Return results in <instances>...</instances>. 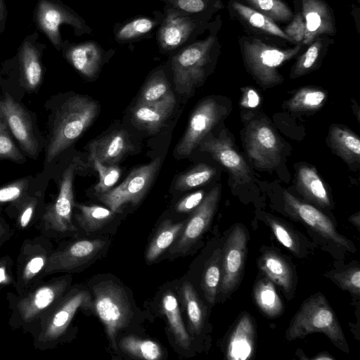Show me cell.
Listing matches in <instances>:
<instances>
[{"mask_svg": "<svg viewBox=\"0 0 360 360\" xmlns=\"http://www.w3.org/2000/svg\"><path fill=\"white\" fill-rule=\"evenodd\" d=\"M205 197L203 191H198L186 195L176 205V210L178 212H188L196 208Z\"/></svg>", "mask_w": 360, "mask_h": 360, "instance_id": "obj_47", "label": "cell"}, {"mask_svg": "<svg viewBox=\"0 0 360 360\" xmlns=\"http://www.w3.org/2000/svg\"><path fill=\"white\" fill-rule=\"evenodd\" d=\"M255 348V327L249 314L238 319L226 345V357L230 360L252 358Z\"/></svg>", "mask_w": 360, "mask_h": 360, "instance_id": "obj_19", "label": "cell"}, {"mask_svg": "<svg viewBox=\"0 0 360 360\" xmlns=\"http://www.w3.org/2000/svg\"><path fill=\"white\" fill-rule=\"evenodd\" d=\"M55 297L54 291L49 287L40 288L34 296V304L38 309H43L49 305Z\"/></svg>", "mask_w": 360, "mask_h": 360, "instance_id": "obj_48", "label": "cell"}, {"mask_svg": "<svg viewBox=\"0 0 360 360\" xmlns=\"http://www.w3.org/2000/svg\"><path fill=\"white\" fill-rule=\"evenodd\" d=\"M134 146L129 134L125 130H117L89 143L90 158L100 162L116 165Z\"/></svg>", "mask_w": 360, "mask_h": 360, "instance_id": "obj_17", "label": "cell"}, {"mask_svg": "<svg viewBox=\"0 0 360 360\" xmlns=\"http://www.w3.org/2000/svg\"><path fill=\"white\" fill-rule=\"evenodd\" d=\"M5 279V271L4 268H0V283Z\"/></svg>", "mask_w": 360, "mask_h": 360, "instance_id": "obj_56", "label": "cell"}, {"mask_svg": "<svg viewBox=\"0 0 360 360\" xmlns=\"http://www.w3.org/2000/svg\"><path fill=\"white\" fill-rule=\"evenodd\" d=\"M161 158L136 167L117 186L97 193L98 199L114 212H119L126 204L137 205L149 189L160 168Z\"/></svg>", "mask_w": 360, "mask_h": 360, "instance_id": "obj_6", "label": "cell"}, {"mask_svg": "<svg viewBox=\"0 0 360 360\" xmlns=\"http://www.w3.org/2000/svg\"><path fill=\"white\" fill-rule=\"evenodd\" d=\"M260 12L276 23L288 22L293 13L283 0H237Z\"/></svg>", "mask_w": 360, "mask_h": 360, "instance_id": "obj_37", "label": "cell"}, {"mask_svg": "<svg viewBox=\"0 0 360 360\" xmlns=\"http://www.w3.org/2000/svg\"><path fill=\"white\" fill-rule=\"evenodd\" d=\"M199 145L202 151L210 153L217 161L227 169L236 180H250V170L243 158L233 147L229 138L205 136Z\"/></svg>", "mask_w": 360, "mask_h": 360, "instance_id": "obj_15", "label": "cell"}, {"mask_svg": "<svg viewBox=\"0 0 360 360\" xmlns=\"http://www.w3.org/2000/svg\"><path fill=\"white\" fill-rule=\"evenodd\" d=\"M326 99L324 91L314 87H304L298 90L286 103L291 111H309L317 110Z\"/></svg>", "mask_w": 360, "mask_h": 360, "instance_id": "obj_36", "label": "cell"}, {"mask_svg": "<svg viewBox=\"0 0 360 360\" xmlns=\"http://www.w3.org/2000/svg\"><path fill=\"white\" fill-rule=\"evenodd\" d=\"M162 310L177 344L184 349H188L191 338L181 316L178 301L172 291H167L163 295Z\"/></svg>", "mask_w": 360, "mask_h": 360, "instance_id": "obj_25", "label": "cell"}, {"mask_svg": "<svg viewBox=\"0 0 360 360\" xmlns=\"http://www.w3.org/2000/svg\"><path fill=\"white\" fill-rule=\"evenodd\" d=\"M283 32L291 39L292 42L302 43L305 32V24L300 11H297L293 15L290 23L283 30Z\"/></svg>", "mask_w": 360, "mask_h": 360, "instance_id": "obj_45", "label": "cell"}, {"mask_svg": "<svg viewBox=\"0 0 360 360\" xmlns=\"http://www.w3.org/2000/svg\"><path fill=\"white\" fill-rule=\"evenodd\" d=\"M240 52L248 72L262 86L269 87L283 81L278 69L300 51L303 44L282 49L267 44L255 37L243 36L239 39Z\"/></svg>", "mask_w": 360, "mask_h": 360, "instance_id": "obj_3", "label": "cell"}, {"mask_svg": "<svg viewBox=\"0 0 360 360\" xmlns=\"http://www.w3.org/2000/svg\"><path fill=\"white\" fill-rule=\"evenodd\" d=\"M44 265V260L41 257H34L27 264V270L31 274L39 272Z\"/></svg>", "mask_w": 360, "mask_h": 360, "instance_id": "obj_51", "label": "cell"}, {"mask_svg": "<svg viewBox=\"0 0 360 360\" xmlns=\"http://www.w3.org/2000/svg\"><path fill=\"white\" fill-rule=\"evenodd\" d=\"M221 187L213 188L203 198L179 236L171 254H184L196 243L210 226L220 198Z\"/></svg>", "mask_w": 360, "mask_h": 360, "instance_id": "obj_11", "label": "cell"}, {"mask_svg": "<svg viewBox=\"0 0 360 360\" xmlns=\"http://www.w3.org/2000/svg\"><path fill=\"white\" fill-rule=\"evenodd\" d=\"M184 224V221L174 223L169 219L165 220L146 250V261L152 262L160 256L179 237Z\"/></svg>", "mask_w": 360, "mask_h": 360, "instance_id": "obj_29", "label": "cell"}, {"mask_svg": "<svg viewBox=\"0 0 360 360\" xmlns=\"http://www.w3.org/2000/svg\"><path fill=\"white\" fill-rule=\"evenodd\" d=\"M329 41L330 40L328 37H319L309 44L307 49L297 58L292 67L290 78L301 77L314 70L327 50Z\"/></svg>", "mask_w": 360, "mask_h": 360, "instance_id": "obj_33", "label": "cell"}, {"mask_svg": "<svg viewBox=\"0 0 360 360\" xmlns=\"http://www.w3.org/2000/svg\"><path fill=\"white\" fill-rule=\"evenodd\" d=\"M155 23L146 18L135 19L122 27L117 33L120 40H129L150 32Z\"/></svg>", "mask_w": 360, "mask_h": 360, "instance_id": "obj_44", "label": "cell"}, {"mask_svg": "<svg viewBox=\"0 0 360 360\" xmlns=\"http://www.w3.org/2000/svg\"><path fill=\"white\" fill-rule=\"evenodd\" d=\"M35 20L40 29L57 49L61 46L60 25L70 24L82 27L79 19L72 12L52 0H39L35 9Z\"/></svg>", "mask_w": 360, "mask_h": 360, "instance_id": "obj_14", "label": "cell"}, {"mask_svg": "<svg viewBox=\"0 0 360 360\" xmlns=\"http://www.w3.org/2000/svg\"><path fill=\"white\" fill-rule=\"evenodd\" d=\"M66 56L70 63L80 73L87 77H93L98 72L101 54L98 46L92 42L72 46Z\"/></svg>", "mask_w": 360, "mask_h": 360, "instance_id": "obj_24", "label": "cell"}, {"mask_svg": "<svg viewBox=\"0 0 360 360\" xmlns=\"http://www.w3.org/2000/svg\"><path fill=\"white\" fill-rule=\"evenodd\" d=\"M20 77L23 86L33 91L40 85L43 70L40 52L33 39H25L19 51Z\"/></svg>", "mask_w": 360, "mask_h": 360, "instance_id": "obj_22", "label": "cell"}, {"mask_svg": "<svg viewBox=\"0 0 360 360\" xmlns=\"http://www.w3.org/2000/svg\"><path fill=\"white\" fill-rule=\"evenodd\" d=\"M258 266L266 277L283 289L286 297H291L295 283L294 274L282 255L274 250L266 251L259 258Z\"/></svg>", "mask_w": 360, "mask_h": 360, "instance_id": "obj_20", "label": "cell"}, {"mask_svg": "<svg viewBox=\"0 0 360 360\" xmlns=\"http://www.w3.org/2000/svg\"><path fill=\"white\" fill-rule=\"evenodd\" d=\"M248 235L240 225H236L221 250V276L219 291L226 295L236 289L243 271Z\"/></svg>", "mask_w": 360, "mask_h": 360, "instance_id": "obj_8", "label": "cell"}, {"mask_svg": "<svg viewBox=\"0 0 360 360\" xmlns=\"http://www.w3.org/2000/svg\"><path fill=\"white\" fill-rule=\"evenodd\" d=\"M91 160L99 174V181L94 187L96 193H103L110 191L120 176V169L116 165H104L96 159Z\"/></svg>", "mask_w": 360, "mask_h": 360, "instance_id": "obj_41", "label": "cell"}, {"mask_svg": "<svg viewBox=\"0 0 360 360\" xmlns=\"http://www.w3.org/2000/svg\"><path fill=\"white\" fill-rule=\"evenodd\" d=\"M171 89L162 71L153 75L144 86L138 103H151L162 98Z\"/></svg>", "mask_w": 360, "mask_h": 360, "instance_id": "obj_40", "label": "cell"}, {"mask_svg": "<svg viewBox=\"0 0 360 360\" xmlns=\"http://www.w3.org/2000/svg\"><path fill=\"white\" fill-rule=\"evenodd\" d=\"M99 112L98 103L84 96L66 100L56 117L47 147L46 160L51 162L75 142L92 124Z\"/></svg>", "mask_w": 360, "mask_h": 360, "instance_id": "obj_2", "label": "cell"}, {"mask_svg": "<svg viewBox=\"0 0 360 360\" xmlns=\"http://www.w3.org/2000/svg\"><path fill=\"white\" fill-rule=\"evenodd\" d=\"M349 220L352 222L357 229L359 230L360 226V215L359 212H357L353 215H352Z\"/></svg>", "mask_w": 360, "mask_h": 360, "instance_id": "obj_54", "label": "cell"}, {"mask_svg": "<svg viewBox=\"0 0 360 360\" xmlns=\"http://www.w3.org/2000/svg\"><path fill=\"white\" fill-rule=\"evenodd\" d=\"M216 173L215 169L205 164H200L180 175L174 187L178 191H187L210 181Z\"/></svg>", "mask_w": 360, "mask_h": 360, "instance_id": "obj_38", "label": "cell"}, {"mask_svg": "<svg viewBox=\"0 0 360 360\" xmlns=\"http://www.w3.org/2000/svg\"><path fill=\"white\" fill-rule=\"evenodd\" d=\"M175 104V96L172 90L156 101L137 102L132 110L133 122L148 132L156 133L172 112Z\"/></svg>", "mask_w": 360, "mask_h": 360, "instance_id": "obj_16", "label": "cell"}, {"mask_svg": "<svg viewBox=\"0 0 360 360\" xmlns=\"http://www.w3.org/2000/svg\"><path fill=\"white\" fill-rule=\"evenodd\" d=\"M253 296L257 306L269 318H276L282 314L283 302L274 282L268 277L262 278L255 283Z\"/></svg>", "mask_w": 360, "mask_h": 360, "instance_id": "obj_27", "label": "cell"}, {"mask_svg": "<svg viewBox=\"0 0 360 360\" xmlns=\"http://www.w3.org/2000/svg\"><path fill=\"white\" fill-rule=\"evenodd\" d=\"M304 21L303 45L323 35H334L335 20L332 8L324 0H295Z\"/></svg>", "mask_w": 360, "mask_h": 360, "instance_id": "obj_12", "label": "cell"}, {"mask_svg": "<svg viewBox=\"0 0 360 360\" xmlns=\"http://www.w3.org/2000/svg\"><path fill=\"white\" fill-rule=\"evenodd\" d=\"M80 211L77 221L81 227L87 233H93L101 229L113 217L114 212L110 209L99 205H77Z\"/></svg>", "mask_w": 360, "mask_h": 360, "instance_id": "obj_35", "label": "cell"}, {"mask_svg": "<svg viewBox=\"0 0 360 360\" xmlns=\"http://www.w3.org/2000/svg\"><path fill=\"white\" fill-rule=\"evenodd\" d=\"M216 100L201 101L192 113L186 132L175 148L178 157H187L199 145L225 113Z\"/></svg>", "mask_w": 360, "mask_h": 360, "instance_id": "obj_10", "label": "cell"}, {"mask_svg": "<svg viewBox=\"0 0 360 360\" xmlns=\"http://www.w3.org/2000/svg\"><path fill=\"white\" fill-rule=\"evenodd\" d=\"M245 150L259 167L271 168L281 160V144L273 128L264 121L251 122L245 134Z\"/></svg>", "mask_w": 360, "mask_h": 360, "instance_id": "obj_9", "label": "cell"}, {"mask_svg": "<svg viewBox=\"0 0 360 360\" xmlns=\"http://www.w3.org/2000/svg\"><path fill=\"white\" fill-rule=\"evenodd\" d=\"M5 123L0 116V158L22 162L25 158L11 139Z\"/></svg>", "mask_w": 360, "mask_h": 360, "instance_id": "obj_43", "label": "cell"}, {"mask_svg": "<svg viewBox=\"0 0 360 360\" xmlns=\"http://www.w3.org/2000/svg\"><path fill=\"white\" fill-rule=\"evenodd\" d=\"M217 41L215 35L210 36L188 46L174 58L172 68L176 91L189 94L202 81L205 66Z\"/></svg>", "mask_w": 360, "mask_h": 360, "instance_id": "obj_5", "label": "cell"}, {"mask_svg": "<svg viewBox=\"0 0 360 360\" xmlns=\"http://www.w3.org/2000/svg\"><path fill=\"white\" fill-rule=\"evenodd\" d=\"M285 209L294 219L299 220L326 240L352 252L356 251L351 240L341 235L331 220L314 206L304 202L290 193H283Z\"/></svg>", "mask_w": 360, "mask_h": 360, "instance_id": "obj_7", "label": "cell"}, {"mask_svg": "<svg viewBox=\"0 0 360 360\" xmlns=\"http://www.w3.org/2000/svg\"><path fill=\"white\" fill-rule=\"evenodd\" d=\"M102 239L81 240L74 243L61 256L62 265L65 267L84 264L91 261L104 248Z\"/></svg>", "mask_w": 360, "mask_h": 360, "instance_id": "obj_30", "label": "cell"}, {"mask_svg": "<svg viewBox=\"0 0 360 360\" xmlns=\"http://www.w3.org/2000/svg\"><path fill=\"white\" fill-rule=\"evenodd\" d=\"M75 165L71 164L64 171L58 198L49 212V217L62 230L72 229L71 214L73 206V177Z\"/></svg>", "mask_w": 360, "mask_h": 360, "instance_id": "obj_21", "label": "cell"}, {"mask_svg": "<svg viewBox=\"0 0 360 360\" xmlns=\"http://www.w3.org/2000/svg\"><path fill=\"white\" fill-rule=\"evenodd\" d=\"M329 140L333 148L348 163L360 159V140L351 130L340 126H331Z\"/></svg>", "mask_w": 360, "mask_h": 360, "instance_id": "obj_26", "label": "cell"}, {"mask_svg": "<svg viewBox=\"0 0 360 360\" xmlns=\"http://www.w3.org/2000/svg\"><path fill=\"white\" fill-rule=\"evenodd\" d=\"M0 111L21 148L29 155L34 157L38 151V141L26 110L12 97L7 95L0 102Z\"/></svg>", "mask_w": 360, "mask_h": 360, "instance_id": "obj_13", "label": "cell"}, {"mask_svg": "<svg viewBox=\"0 0 360 360\" xmlns=\"http://www.w3.org/2000/svg\"><path fill=\"white\" fill-rule=\"evenodd\" d=\"M229 8L230 14L247 29L257 34L292 42L275 22L260 12L237 0H230Z\"/></svg>", "mask_w": 360, "mask_h": 360, "instance_id": "obj_18", "label": "cell"}, {"mask_svg": "<svg viewBox=\"0 0 360 360\" xmlns=\"http://www.w3.org/2000/svg\"><path fill=\"white\" fill-rule=\"evenodd\" d=\"M297 190L307 200L323 208L330 206V200L321 179L311 167L301 166L297 172Z\"/></svg>", "mask_w": 360, "mask_h": 360, "instance_id": "obj_23", "label": "cell"}, {"mask_svg": "<svg viewBox=\"0 0 360 360\" xmlns=\"http://www.w3.org/2000/svg\"><path fill=\"white\" fill-rule=\"evenodd\" d=\"M193 23L188 18L169 17L163 24L160 33L162 46L166 49L181 44L192 32Z\"/></svg>", "mask_w": 360, "mask_h": 360, "instance_id": "obj_31", "label": "cell"}, {"mask_svg": "<svg viewBox=\"0 0 360 360\" xmlns=\"http://www.w3.org/2000/svg\"><path fill=\"white\" fill-rule=\"evenodd\" d=\"M259 103V96L252 89H246L242 104L248 108H255Z\"/></svg>", "mask_w": 360, "mask_h": 360, "instance_id": "obj_50", "label": "cell"}, {"mask_svg": "<svg viewBox=\"0 0 360 360\" xmlns=\"http://www.w3.org/2000/svg\"><path fill=\"white\" fill-rule=\"evenodd\" d=\"M176 6L188 13L201 12L206 8L204 0H176Z\"/></svg>", "mask_w": 360, "mask_h": 360, "instance_id": "obj_49", "label": "cell"}, {"mask_svg": "<svg viewBox=\"0 0 360 360\" xmlns=\"http://www.w3.org/2000/svg\"><path fill=\"white\" fill-rule=\"evenodd\" d=\"M28 181L20 179L8 184L0 188V202H5L18 199L26 189Z\"/></svg>", "mask_w": 360, "mask_h": 360, "instance_id": "obj_46", "label": "cell"}, {"mask_svg": "<svg viewBox=\"0 0 360 360\" xmlns=\"http://www.w3.org/2000/svg\"><path fill=\"white\" fill-rule=\"evenodd\" d=\"M92 290L94 310L105 326L111 346L117 349V334L127 327L132 315L127 293L112 281L100 282Z\"/></svg>", "mask_w": 360, "mask_h": 360, "instance_id": "obj_4", "label": "cell"}, {"mask_svg": "<svg viewBox=\"0 0 360 360\" xmlns=\"http://www.w3.org/2000/svg\"><path fill=\"white\" fill-rule=\"evenodd\" d=\"M6 9L3 0H0V22L4 21L6 17Z\"/></svg>", "mask_w": 360, "mask_h": 360, "instance_id": "obj_55", "label": "cell"}, {"mask_svg": "<svg viewBox=\"0 0 360 360\" xmlns=\"http://www.w3.org/2000/svg\"><path fill=\"white\" fill-rule=\"evenodd\" d=\"M267 221L279 243L294 254H298L299 244L296 237L290 229L276 219L269 217Z\"/></svg>", "mask_w": 360, "mask_h": 360, "instance_id": "obj_42", "label": "cell"}, {"mask_svg": "<svg viewBox=\"0 0 360 360\" xmlns=\"http://www.w3.org/2000/svg\"><path fill=\"white\" fill-rule=\"evenodd\" d=\"M221 276V249L214 250L205 264L201 288L206 300L214 304Z\"/></svg>", "mask_w": 360, "mask_h": 360, "instance_id": "obj_32", "label": "cell"}, {"mask_svg": "<svg viewBox=\"0 0 360 360\" xmlns=\"http://www.w3.org/2000/svg\"><path fill=\"white\" fill-rule=\"evenodd\" d=\"M120 347L124 352L134 358L158 360L162 356V349L157 342L133 335L123 338L120 341Z\"/></svg>", "mask_w": 360, "mask_h": 360, "instance_id": "obj_34", "label": "cell"}, {"mask_svg": "<svg viewBox=\"0 0 360 360\" xmlns=\"http://www.w3.org/2000/svg\"><path fill=\"white\" fill-rule=\"evenodd\" d=\"M180 295L187 314L189 330L192 334L199 335L205 323V306L189 282H184L182 284Z\"/></svg>", "mask_w": 360, "mask_h": 360, "instance_id": "obj_28", "label": "cell"}, {"mask_svg": "<svg viewBox=\"0 0 360 360\" xmlns=\"http://www.w3.org/2000/svg\"><path fill=\"white\" fill-rule=\"evenodd\" d=\"M33 212V207L28 206L25 211L22 212V214L20 218V224L22 227H25L29 223L31 217Z\"/></svg>", "mask_w": 360, "mask_h": 360, "instance_id": "obj_52", "label": "cell"}, {"mask_svg": "<svg viewBox=\"0 0 360 360\" xmlns=\"http://www.w3.org/2000/svg\"><path fill=\"white\" fill-rule=\"evenodd\" d=\"M315 333L324 334L335 346L349 352V346L338 319L327 299L320 292L303 302L292 319L285 338L292 341Z\"/></svg>", "mask_w": 360, "mask_h": 360, "instance_id": "obj_1", "label": "cell"}, {"mask_svg": "<svg viewBox=\"0 0 360 360\" xmlns=\"http://www.w3.org/2000/svg\"><path fill=\"white\" fill-rule=\"evenodd\" d=\"M340 288L354 295L360 294V269L359 266H352L340 271H331L326 276Z\"/></svg>", "mask_w": 360, "mask_h": 360, "instance_id": "obj_39", "label": "cell"}, {"mask_svg": "<svg viewBox=\"0 0 360 360\" xmlns=\"http://www.w3.org/2000/svg\"><path fill=\"white\" fill-rule=\"evenodd\" d=\"M314 360H331L334 359V357L327 352H322L318 354L316 356L313 357Z\"/></svg>", "mask_w": 360, "mask_h": 360, "instance_id": "obj_53", "label": "cell"}]
</instances>
